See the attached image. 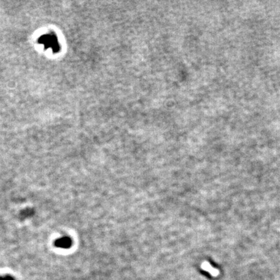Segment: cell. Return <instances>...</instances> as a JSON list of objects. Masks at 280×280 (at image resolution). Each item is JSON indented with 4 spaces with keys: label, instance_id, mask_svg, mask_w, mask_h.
Returning a JSON list of instances; mask_svg holds the SVG:
<instances>
[{
    "label": "cell",
    "instance_id": "3",
    "mask_svg": "<svg viewBox=\"0 0 280 280\" xmlns=\"http://www.w3.org/2000/svg\"><path fill=\"white\" fill-rule=\"evenodd\" d=\"M33 213H34V211H33L32 210L27 209V210H25L22 213V215L23 217H27L31 216L33 214Z\"/></svg>",
    "mask_w": 280,
    "mask_h": 280
},
{
    "label": "cell",
    "instance_id": "1",
    "mask_svg": "<svg viewBox=\"0 0 280 280\" xmlns=\"http://www.w3.org/2000/svg\"><path fill=\"white\" fill-rule=\"evenodd\" d=\"M72 239L69 237L64 236L60 237L54 241V245L56 247L62 249H68L72 246Z\"/></svg>",
    "mask_w": 280,
    "mask_h": 280
},
{
    "label": "cell",
    "instance_id": "2",
    "mask_svg": "<svg viewBox=\"0 0 280 280\" xmlns=\"http://www.w3.org/2000/svg\"><path fill=\"white\" fill-rule=\"evenodd\" d=\"M201 267L204 270L208 272L212 276H217V274H218V271L217 270V269H215L214 267H212L210 263L208 262L203 263L202 264Z\"/></svg>",
    "mask_w": 280,
    "mask_h": 280
},
{
    "label": "cell",
    "instance_id": "4",
    "mask_svg": "<svg viewBox=\"0 0 280 280\" xmlns=\"http://www.w3.org/2000/svg\"><path fill=\"white\" fill-rule=\"evenodd\" d=\"M0 280H15L14 278L10 275L0 276Z\"/></svg>",
    "mask_w": 280,
    "mask_h": 280
}]
</instances>
